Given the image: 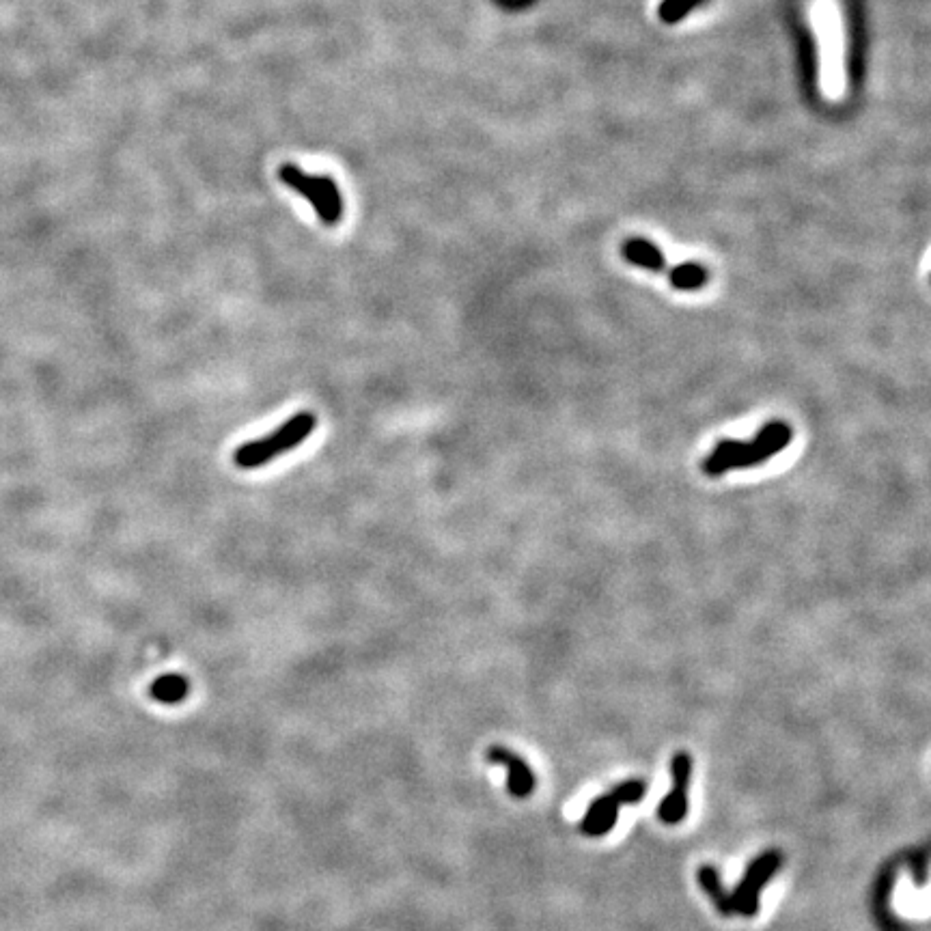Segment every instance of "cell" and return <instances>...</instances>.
<instances>
[{"mask_svg":"<svg viewBox=\"0 0 931 931\" xmlns=\"http://www.w3.org/2000/svg\"><path fill=\"white\" fill-rule=\"evenodd\" d=\"M781 865H783V856L776 850H768V852L759 854L753 863L748 865L746 873L742 875V882L731 895L735 914H742L750 919V916H755L759 912V895L770 882L772 875L781 869Z\"/></svg>","mask_w":931,"mask_h":931,"instance_id":"obj_5","label":"cell"},{"mask_svg":"<svg viewBox=\"0 0 931 931\" xmlns=\"http://www.w3.org/2000/svg\"><path fill=\"white\" fill-rule=\"evenodd\" d=\"M791 427L783 421H772L759 429V434L753 442H740V440H720L712 453L703 460V472L710 477H720L729 470L740 468H753L770 457L781 453L791 442Z\"/></svg>","mask_w":931,"mask_h":931,"instance_id":"obj_1","label":"cell"},{"mask_svg":"<svg viewBox=\"0 0 931 931\" xmlns=\"http://www.w3.org/2000/svg\"><path fill=\"white\" fill-rule=\"evenodd\" d=\"M701 3H703V0H664V3L660 5V9H658V13H660V18L666 24H673V22L682 20L686 13H690L694 7H699Z\"/></svg>","mask_w":931,"mask_h":931,"instance_id":"obj_12","label":"cell"},{"mask_svg":"<svg viewBox=\"0 0 931 931\" xmlns=\"http://www.w3.org/2000/svg\"><path fill=\"white\" fill-rule=\"evenodd\" d=\"M488 761L494 763V766L507 768V789L513 798H528L533 794L537 778L522 757L511 753L505 746H492L488 750Z\"/></svg>","mask_w":931,"mask_h":931,"instance_id":"obj_7","label":"cell"},{"mask_svg":"<svg viewBox=\"0 0 931 931\" xmlns=\"http://www.w3.org/2000/svg\"><path fill=\"white\" fill-rule=\"evenodd\" d=\"M279 177L285 186L302 194V197L313 205L315 214L326 227L339 225V220L343 218V199L339 186L332 182L330 177L311 175L302 171L296 164H283Z\"/></svg>","mask_w":931,"mask_h":931,"instance_id":"obj_3","label":"cell"},{"mask_svg":"<svg viewBox=\"0 0 931 931\" xmlns=\"http://www.w3.org/2000/svg\"><path fill=\"white\" fill-rule=\"evenodd\" d=\"M647 794V783L641 781V778H630V781H623L621 785L613 787L608 794L600 796L597 800L591 802V807L587 815L582 817L580 830L585 832L587 837H604L617 824V815L619 807L623 804H636L641 802Z\"/></svg>","mask_w":931,"mask_h":931,"instance_id":"obj_4","label":"cell"},{"mask_svg":"<svg viewBox=\"0 0 931 931\" xmlns=\"http://www.w3.org/2000/svg\"><path fill=\"white\" fill-rule=\"evenodd\" d=\"M315 427L317 416L313 412L302 410L291 416L279 429H274L266 438L246 442L242 447L235 449L233 462L242 470H255L266 466L268 462L276 460V457L298 449L300 444L315 432Z\"/></svg>","mask_w":931,"mask_h":931,"instance_id":"obj_2","label":"cell"},{"mask_svg":"<svg viewBox=\"0 0 931 931\" xmlns=\"http://www.w3.org/2000/svg\"><path fill=\"white\" fill-rule=\"evenodd\" d=\"M623 257L628 259L632 266H638L649 272L664 270V255L658 246H653L645 238H630L623 244Z\"/></svg>","mask_w":931,"mask_h":931,"instance_id":"obj_8","label":"cell"},{"mask_svg":"<svg viewBox=\"0 0 931 931\" xmlns=\"http://www.w3.org/2000/svg\"><path fill=\"white\" fill-rule=\"evenodd\" d=\"M151 697L160 703H179L188 697V682L182 675H164L151 684Z\"/></svg>","mask_w":931,"mask_h":931,"instance_id":"obj_10","label":"cell"},{"mask_svg":"<svg viewBox=\"0 0 931 931\" xmlns=\"http://www.w3.org/2000/svg\"><path fill=\"white\" fill-rule=\"evenodd\" d=\"M707 279L710 276H707V270L701 268L699 263H682V266L669 272L671 285L679 291H697L707 283Z\"/></svg>","mask_w":931,"mask_h":931,"instance_id":"obj_11","label":"cell"},{"mask_svg":"<svg viewBox=\"0 0 931 931\" xmlns=\"http://www.w3.org/2000/svg\"><path fill=\"white\" fill-rule=\"evenodd\" d=\"M673 787L660 802L658 815L664 824H679L688 813V787L692 778V757L688 753H677L671 759Z\"/></svg>","mask_w":931,"mask_h":931,"instance_id":"obj_6","label":"cell"},{"mask_svg":"<svg viewBox=\"0 0 931 931\" xmlns=\"http://www.w3.org/2000/svg\"><path fill=\"white\" fill-rule=\"evenodd\" d=\"M699 884L703 891L707 893V897H710L714 901V906L725 914V916H731L733 914V901H731V895L725 891V884H722L720 880V873L716 867L712 865H703L699 869Z\"/></svg>","mask_w":931,"mask_h":931,"instance_id":"obj_9","label":"cell"}]
</instances>
